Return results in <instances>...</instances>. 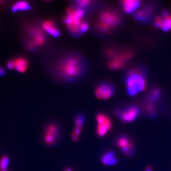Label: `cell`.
Returning a JSON list of instances; mask_svg holds the SVG:
<instances>
[{"label":"cell","instance_id":"cell-1","mask_svg":"<svg viewBox=\"0 0 171 171\" xmlns=\"http://www.w3.org/2000/svg\"><path fill=\"white\" fill-rule=\"evenodd\" d=\"M87 69V62L84 58L76 52H71L59 58L52 70L54 75L59 79L68 82H74L84 76Z\"/></svg>","mask_w":171,"mask_h":171},{"label":"cell","instance_id":"cell-2","mask_svg":"<svg viewBox=\"0 0 171 171\" xmlns=\"http://www.w3.org/2000/svg\"><path fill=\"white\" fill-rule=\"evenodd\" d=\"M121 21V17L117 11L110 9H102L96 15L93 28L97 34L105 35L117 27Z\"/></svg>","mask_w":171,"mask_h":171},{"label":"cell","instance_id":"cell-3","mask_svg":"<svg viewBox=\"0 0 171 171\" xmlns=\"http://www.w3.org/2000/svg\"><path fill=\"white\" fill-rule=\"evenodd\" d=\"M127 92L131 96L136 95L146 88V80L143 73L139 70L133 69L128 72L126 79Z\"/></svg>","mask_w":171,"mask_h":171},{"label":"cell","instance_id":"cell-4","mask_svg":"<svg viewBox=\"0 0 171 171\" xmlns=\"http://www.w3.org/2000/svg\"><path fill=\"white\" fill-rule=\"evenodd\" d=\"M115 115L124 123L134 122L139 117L141 110L135 105H131L115 111Z\"/></svg>","mask_w":171,"mask_h":171},{"label":"cell","instance_id":"cell-5","mask_svg":"<svg viewBox=\"0 0 171 171\" xmlns=\"http://www.w3.org/2000/svg\"><path fill=\"white\" fill-rule=\"evenodd\" d=\"M61 137V129L57 124L50 123L47 125L42 135V140L45 144L53 146L57 143Z\"/></svg>","mask_w":171,"mask_h":171},{"label":"cell","instance_id":"cell-6","mask_svg":"<svg viewBox=\"0 0 171 171\" xmlns=\"http://www.w3.org/2000/svg\"><path fill=\"white\" fill-rule=\"evenodd\" d=\"M97 122L96 133L99 137H104L111 130L112 124L110 118L106 114L98 113L96 116Z\"/></svg>","mask_w":171,"mask_h":171},{"label":"cell","instance_id":"cell-7","mask_svg":"<svg viewBox=\"0 0 171 171\" xmlns=\"http://www.w3.org/2000/svg\"><path fill=\"white\" fill-rule=\"evenodd\" d=\"M116 144L125 156L128 157L133 156L135 153L134 145L132 141L127 135H122L118 136L116 140Z\"/></svg>","mask_w":171,"mask_h":171},{"label":"cell","instance_id":"cell-8","mask_svg":"<svg viewBox=\"0 0 171 171\" xmlns=\"http://www.w3.org/2000/svg\"><path fill=\"white\" fill-rule=\"evenodd\" d=\"M115 92L114 86L108 82H101L96 87L95 95L100 100L109 99L114 95Z\"/></svg>","mask_w":171,"mask_h":171},{"label":"cell","instance_id":"cell-9","mask_svg":"<svg viewBox=\"0 0 171 171\" xmlns=\"http://www.w3.org/2000/svg\"><path fill=\"white\" fill-rule=\"evenodd\" d=\"M43 29L35 27L32 28L30 31V34L32 39V41L30 42L32 43L35 47L40 46L45 42L46 34L43 32Z\"/></svg>","mask_w":171,"mask_h":171},{"label":"cell","instance_id":"cell-10","mask_svg":"<svg viewBox=\"0 0 171 171\" xmlns=\"http://www.w3.org/2000/svg\"><path fill=\"white\" fill-rule=\"evenodd\" d=\"M101 161L106 166L113 165L118 163V158L115 152L109 151L103 154L101 157Z\"/></svg>","mask_w":171,"mask_h":171},{"label":"cell","instance_id":"cell-11","mask_svg":"<svg viewBox=\"0 0 171 171\" xmlns=\"http://www.w3.org/2000/svg\"><path fill=\"white\" fill-rule=\"evenodd\" d=\"M122 9L125 12L129 14L136 10L140 5L138 0H125L121 2Z\"/></svg>","mask_w":171,"mask_h":171},{"label":"cell","instance_id":"cell-12","mask_svg":"<svg viewBox=\"0 0 171 171\" xmlns=\"http://www.w3.org/2000/svg\"><path fill=\"white\" fill-rule=\"evenodd\" d=\"M42 27L44 31L55 38H57L60 35L61 32L60 30L58 29L54 23L52 21H46L44 22L42 24Z\"/></svg>","mask_w":171,"mask_h":171},{"label":"cell","instance_id":"cell-13","mask_svg":"<svg viewBox=\"0 0 171 171\" xmlns=\"http://www.w3.org/2000/svg\"><path fill=\"white\" fill-rule=\"evenodd\" d=\"M152 7H147L139 11H137L135 15V17L141 22H144L147 20L153 13Z\"/></svg>","mask_w":171,"mask_h":171},{"label":"cell","instance_id":"cell-14","mask_svg":"<svg viewBox=\"0 0 171 171\" xmlns=\"http://www.w3.org/2000/svg\"><path fill=\"white\" fill-rule=\"evenodd\" d=\"M15 69L19 72H24L27 70L28 62L24 58H19L15 60Z\"/></svg>","mask_w":171,"mask_h":171},{"label":"cell","instance_id":"cell-15","mask_svg":"<svg viewBox=\"0 0 171 171\" xmlns=\"http://www.w3.org/2000/svg\"><path fill=\"white\" fill-rule=\"evenodd\" d=\"M96 2V1L89 0H79L74 1L73 5L82 9L84 10H86L92 7L95 4Z\"/></svg>","mask_w":171,"mask_h":171},{"label":"cell","instance_id":"cell-16","mask_svg":"<svg viewBox=\"0 0 171 171\" xmlns=\"http://www.w3.org/2000/svg\"><path fill=\"white\" fill-rule=\"evenodd\" d=\"M164 24L161 29L163 31L167 32L171 30V15L167 11H164L163 12Z\"/></svg>","mask_w":171,"mask_h":171},{"label":"cell","instance_id":"cell-17","mask_svg":"<svg viewBox=\"0 0 171 171\" xmlns=\"http://www.w3.org/2000/svg\"><path fill=\"white\" fill-rule=\"evenodd\" d=\"M86 120V116L83 113H79L76 114L74 118L75 128L82 130Z\"/></svg>","mask_w":171,"mask_h":171},{"label":"cell","instance_id":"cell-18","mask_svg":"<svg viewBox=\"0 0 171 171\" xmlns=\"http://www.w3.org/2000/svg\"><path fill=\"white\" fill-rule=\"evenodd\" d=\"M144 110L151 117H155L156 115V107L155 103L148 100L144 103Z\"/></svg>","mask_w":171,"mask_h":171},{"label":"cell","instance_id":"cell-19","mask_svg":"<svg viewBox=\"0 0 171 171\" xmlns=\"http://www.w3.org/2000/svg\"><path fill=\"white\" fill-rule=\"evenodd\" d=\"M31 7L26 2L20 1L15 3L12 6V9L14 11H26L31 10Z\"/></svg>","mask_w":171,"mask_h":171},{"label":"cell","instance_id":"cell-20","mask_svg":"<svg viewBox=\"0 0 171 171\" xmlns=\"http://www.w3.org/2000/svg\"><path fill=\"white\" fill-rule=\"evenodd\" d=\"M116 58L115 59L110 62L109 67L110 69H113V70L122 69L125 66L126 62L120 60V58Z\"/></svg>","mask_w":171,"mask_h":171},{"label":"cell","instance_id":"cell-21","mask_svg":"<svg viewBox=\"0 0 171 171\" xmlns=\"http://www.w3.org/2000/svg\"><path fill=\"white\" fill-rule=\"evenodd\" d=\"M161 96V91L158 88H154L151 91L150 94L149 96V100L156 103L160 98Z\"/></svg>","mask_w":171,"mask_h":171},{"label":"cell","instance_id":"cell-22","mask_svg":"<svg viewBox=\"0 0 171 171\" xmlns=\"http://www.w3.org/2000/svg\"><path fill=\"white\" fill-rule=\"evenodd\" d=\"M9 160L6 156L2 157L0 161V169L1 171H5L8 166Z\"/></svg>","mask_w":171,"mask_h":171},{"label":"cell","instance_id":"cell-23","mask_svg":"<svg viewBox=\"0 0 171 171\" xmlns=\"http://www.w3.org/2000/svg\"><path fill=\"white\" fill-rule=\"evenodd\" d=\"M164 19L161 17H156L155 19V25L156 28H162L164 24Z\"/></svg>","mask_w":171,"mask_h":171},{"label":"cell","instance_id":"cell-24","mask_svg":"<svg viewBox=\"0 0 171 171\" xmlns=\"http://www.w3.org/2000/svg\"><path fill=\"white\" fill-rule=\"evenodd\" d=\"M88 27L89 26H88V24L84 21L81 24L80 27V31L81 34L86 32L88 30Z\"/></svg>","mask_w":171,"mask_h":171},{"label":"cell","instance_id":"cell-25","mask_svg":"<svg viewBox=\"0 0 171 171\" xmlns=\"http://www.w3.org/2000/svg\"><path fill=\"white\" fill-rule=\"evenodd\" d=\"M7 67L9 69H15V63L14 61H10L8 62Z\"/></svg>","mask_w":171,"mask_h":171},{"label":"cell","instance_id":"cell-26","mask_svg":"<svg viewBox=\"0 0 171 171\" xmlns=\"http://www.w3.org/2000/svg\"><path fill=\"white\" fill-rule=\"evenodd\" d=\"M5 73V71L3 68L0 67V76H2Z\"/></svg>","mask_w":171,"mask_h":171},{"label":"cell","instance_id":"cell-27","mask_svg":"<svg viewBox=\"0 0 171 171\" xmlns=\"http://www.w3.org/2000/svg\"><path fill=\"white\" fill-rule=\"evenodd\" d=\"M145 171H153V168L151 166H147V167H146Z\"/></svg>","mask_w":171,"mask_h":171},{"label":"cell","instance_id":"cell-28","mask_svg":"<svg viewBox=\"0 0 171 171\" xmlns=\"http://www.w3.org/2000/svg\"><path fill=\"white\" fill-rule=\"evenodd\" d=\"M65 171H72V170L71 169V168H66L65 170Z\"/></svg>","mask_w":171,"mask_h":171},{"label":"cell","instance_id":"cell-29","mask_svg":"<svg viewBox=\"0 0 171 171\" xmlns=\"http://www.w3.org/2000/svg\"></svg>","mask_w":171,"mask_h":171}]
</instances>
